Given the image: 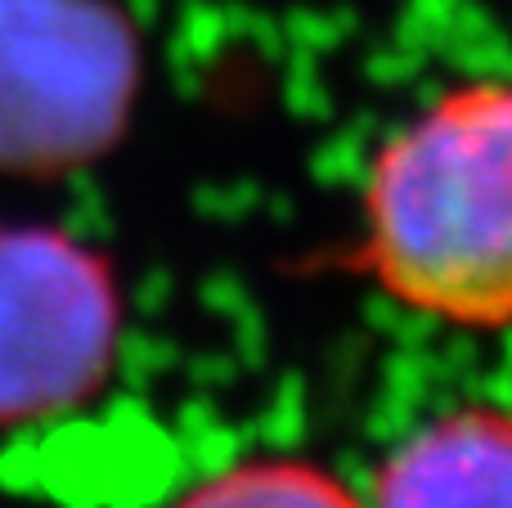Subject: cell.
Returning <instances> with one entry per match:
<instances>
[{
	"instance_id": "obj_1",
	"label": "cell",
	"mask_w": 512,
	"mask_h": 508,
	"mask_svg": "<svg viewBox=\"0 0 512 508\" xmlns=\"http://www.w3.org/2000/svg\"><path fill=\"white\" fill-rule=\"evenodd\" d=\"M364 270L396 306L512 329V77L436 90L364 171Z\"/></svg>"
},
{
	"instance_id": "obj_2",
	"label": "cell",
	"mask_w": 512,
	"mask_h": 508,
	"mask_svg": "<svg viewBox=\"0 0 512 508\" xmlns=\"http://www.w3.org/2000/svg\"><path fill=\"white\" fill-rule=\"evenodd\" d=\"M144 41L122 0H0V176L63 180L122 144Z\"/></svg>"
},
{
	"instance_id": "obj_3",
	"label": "cell",
	"mask_w": 512,
	"mask_h": 508,
	"mask_svg": "<svg viewBox=\"0 0 512 508\" xmlns=\"http://www.w3.org/2000/svg\"><path fill=\"white\" fill-rule=\"evenodd\" d=\"M117 347L113 261L63 225H0V428L77 410L108 383Z\"/></svg>"
},
{
	"instance_id": "obj_4",
	"label": "cell",
	"mask_w": 512,
	"mask_h": 508,
	"mask_svg": "<svg viewBox=\"0 0 512 508\" xmlns=\"http://www.w3.org/2000/svg\"><path fill=\"white\" fill-rule=\"evenodd\" d=\"M369 508H512V405H454L414 428L382 459Z\"/></svg>"
},
{
	"instance_id": "obj_5",
	"label": "cell",
	"mask_w": 512,
	"mask_h": 508,
	"mask_svg": "<svg viewBox=\"0 0 512 508\" xmlns=\"http://www.w3.org/2000/svg\"><path fill=\"white\" fill-rule=\"evenodd\" d=\"M176 508H369V500L306 459H248L198 482Z\"/></svg>"
}]
</instances>
